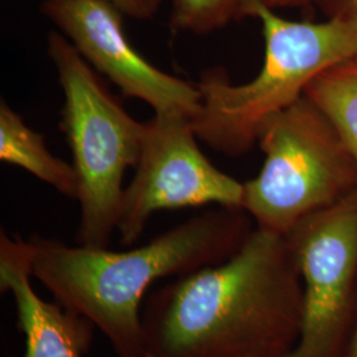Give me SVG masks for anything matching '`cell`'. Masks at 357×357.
<instances>
[{
	"mask_svg": "<svg viewBox=\"0 0 357 357\" xmlns=\"http://www.w3.org/2000/svg\"><path fill=\"white\" fill-rule=\"evenodd\" d=\"M302 320L293 249L258 227L227 261L162 286L142 310L149 357H287Z\"/></svg>",
	"mask_w": 357,
	"mask_h": 357,
	"instance_id": "cell-1",
	"label": "cell"
},
{
	"mask_svg": "<svg viewBox=\"0 0 357 357\" xmlns=\"http://www.w3.org/2000/svg\"><path fill=\"white\" fill-rule=\"evenodd\" d=\"M245 213L220 206L122 252L32 236V277L57 303L90 320L116 356L149 357L141 311L149 289L159 280L227 261L252 231Z\"/></svg>",
	"mask_w": 357,
	"mask_h": 357,
	"instance_id": "cell-2",
	"label": "cell"
},
{
	"mask_svg": "<svg viewBox=\"0 0 357 357\" xmlns=\"http://www.w3.org/2000/svg\"><path fill=\"white\" fill-rule=\"evenodd\" d=\"M243 16L259 20L265 57L259 73L234 85L220 69L205 70L196 84L202 113L192 125L200 141L225 155H241L259 130L305 96L307 86L333 65L357 57V26L340 19L321 23L283 19L261 0H248Z\"/></svg>",
	"mask_w": 357,
	"mask_h": 357,
	"instance_id": "cell-3",
	"label": "cell"
},
{
	"mask_svg": "<svg viewBox=\"0 0 357 357\" xmlns=\"http://www.w3.org/2000/svg\"><path fill=\"white\" fill-rule=\"evenodd\" d=\"M47 51L64 91L61 130L78 178L77 241L105 249L116 231L123 178L138 165L146 123L128 114L63 33L48 35Z\"/></svg>",
	"mask_w": 357,
	"mask_h": 357,
	"instance_id": "cell-4",
	"label": "cell"
},
{
	"mask_svg": "<svg viewBox=\"0 0 357 357\" xmlns=\"http://www.w3.org/2000/svg\"><path fill=\"white\" fill-rule=\"evenodd\" d=\"M257 143L264 167L243 183V209L258 228L287 234L307 216L357 190V162L307 97L273 115Z\"/></svg>",
	"mask_w": 357,
	"mask_h": 357,
	"instance_id": "cell-5",
	"label": "cell"
},
{
	"mask_svg": "<svg viewBox=\"0 0 357 357\" xmlns=\"http://www.w3.org/2000/svg\"><path fill=\"white\" fill-rule=\"evenodd\" d=\"M303 282V320L287 357H343L357 320V190L284 234Z\"/></svg>",
	"mask_w": 357,
	"mask_h": 357,
	"instance_id": "cell-6",
	"label": "cell"
},
{
	"mask_svg": "<svg viewBox=\"0 0 357 357\" xmlns=\"http://www.w3.org/2000/svg\"><path fill=\"white\" fill-rule=\"evenodd\" d=\"M192 119L155 114L146 122L135 176L125 188L116 231L138 241L159 211L215 204L243 209V183L220 171L197 143Z\"/></svg>",
	"mask_w": 357,
	"mask_h": 357,
	"instance_id": "cell-7",
	"label": "cell"
},
{
	"mask_svg": "<svg viewBox=\"0 0 357 357\" xmlns=\"http://www.w3.org/2000/svg\"><path fill=\"white\" fill-rule=\"evenodd\" d=\"M40 10L84 60L126 97L149 103L155 114L195 119L202 113L203 96L197 85L149 63L128 41L125 15L109 0H44Z\"/></svg>",
	"mask_w": 357,
	"mask_h": 357,
	"instance_id": "cell-8",
	"label": "cell"
},
{
	"mask_svg": "<svg viewBox=\"0 0 357 357\" xmlns=\"http://www.w3.org/2000/svg\"><path fill=\"white\" fill-rule=\"evenodd\" d=\"M28 240L0 231V290L13 296L17 328L24 333L20 357H84L96 326L60 303L40 298L32 286Z\"/></svg>",
	"mask_w": 357,
	"mask_h": 357,
	"instance_id": "cell-9",
	"label": "cell"
},
{
	"mask_svg": "<svg viewBox=\"0 0 357 357\" xmlns=\"http://www.w3.org/2000/svg\"><path fill=\"white\" fill-rule=\"evenodd\" d=\"M0 159L20 167L69 199H77L76 169L48 150L44 135L29 128L13 107L0 102Z\"/></svg>",
	"mask_w": 357,
	"mask_h": 357,
	"instance_id": "cell-10",
	"label": "cell"
},
{
	"mask_svg": "<svg viewBox=\"0 0 357 357\" xmlns=\"http://www.w3.org/2000/svg\"><path fill=\"white\" fill-rule=\"evenodd\" d=\"M331 122L357 162V61L333 65L320 73L305 91Z\"/></svg>",
	"mask_w": 357,
	"mask_h": 357,
	"instance_id": "cell-11",
	"label": "cell"
},
{
	"mask_svg": "<svg viewBox=\"0 0 357 357\" xmlns=\"http://www.w3.org/2000/svg\"><path fill=\"white\" fill-rule=\"evenodd\" d=\"M175 32L206 35L243 16L248 0H169Z\"/></svg>",
	"mask_w": 357,
	"mask_h": 357,
	"instance_id": "cell-12",
	"label": "cell"
},
{
	"mask_svg": "<svg viewBox=\"0 0 357 357\" xmlns=\"http://www.w3.org/2000/svg\"><path fill=\"white\" fill-rule=\"evenodd\" d=\"M125 16L150 20L159 11L163 0H109Z\"/></svg>",
	"mask_w": 357,
	"mask_h": 357,
	"instance_id": "cell-13",
	"label": "cell"
},
{
	"mask_svg": "<svg viewBox=\"0 0 357 357\" xmlns=\"http://www.w3.org/2000/svg\"><path fill=\"white\" fill-rule=\"evenodd\" d=\"M328 19H340L357 26V0H320Z\"/></svg>",
	"mask_w": 357,
	"mask_h": 357,
	"instance_id": "cell-14",
	"label": "cell"
},
{
	"mask_svg": "<svg viewBox=\"0 0 357 357\" xmlns=\"http://www.w3.org/2000/svg\"><path fill=\"white\" fill-rule=\"evenodd\" d=\"M261 1L265 3L270 8L275 10V8H290V7L305 6L306 3L312 0H261Z\"/></svg>",
	"mask_w": 357,
	"mask_h": 357,
	"instance_id": "cell-15",
	"label": "cell"
},
{
	"mask_svg": "<svg viewBox=\"0 0 357 357\" xmlns=\"http://www.w3.org/2000/svg\"><path fill=\"white\" fill-rule=\"evenodd\" d=\"M343 357H357V320L355 324V328L351 335V339L348 342V345L345 348Z\"/></svg>",
	"mask_w": 357,
	"mask_h": 357,
	"instance_id": "cell-16",
	"label": "cell"
},
{
	"mask_svg": "<svg viewBox=\"0 0 357 357\" xmlns=\"http://www.w3.org/2000/svg\"><path fill=\"white\" fill-rule=\"evenodd\" d=\"M355 60H356V61H357V57H355Z\"/></svg>",
	"mask_w": 357,
	"mask_h": 357,
	"instance_id": "cell-17",
	"label": "cell"
}]
</instances>
